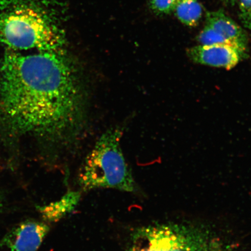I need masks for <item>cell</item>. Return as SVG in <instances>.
Segmentation results:
<instances>
[{"label":"cell","instance_id":"10","mask_svg":"<svg viewBox=\"0 0 251 251\" xmlns=\"http://www.w3.org/2000/svg\"><path fill=\"white\" fill-rule=\"evenodd\" d=\"M197 40L200 45H224L233 46L244 52L246 51L243 50L237 44L229 40L222 34L213 30L212 27L206 25L197 37Z\"/></svg>","mask_w":251,"mask_h":251},{"label":"cell","instance_id":"2","mask_svg":"<svg viewBox=\"0 0 251 251\" xmlns=\"http://www.w3.org/2000/svg\"><path fill=\"white\" fill-rule=\"evenodd\" d=\"M67 14L63 0H0V42L13 51H61Z\"/></svg>","mask_w":251,"mask_h":251},{"label":"cell","instance_id":"13","mask_svg":"<svg viewBox=\"0 0 251 251\" xmlns=\"http://www.w3.org/2000/svg\"><path fill=\"white\" fill-rule=\"evenodd\" d=\"M237 1L240 20L244 26L251 29V0H237Z\"/></svg>","mask_w":251,"mask_h":251},{"label":"cell","instance_id":"11","mask_svg":"<svg viewBox=\"0 0 251 251\" xmlns=\"http://www.w3.org/2000/svg\"><path fill=\"white\" fill-rule=\"evenodd\" d=\"M200 251H237L234 245L224 242L218 237H212Z\"/></svg>","mask_w":251,"mask_h":251},{"label":"cell","instance_id":"7","mask_svg":"<svg viewBox=\"0 0 251 251\" xmlns=\"http://www.w3.org/2000/svg\"><path fill=\"white\" fill-rule=\"evenodd\" d=\"M229 40L246 51L247 36L245 31L222 11L209 12L206 24Z\"/></svg>","mask_w":251,"mask_h":251},{"label":"cell","instance_id":"12","mask_svg":"<svg viewBox=\"0 0 251 251\" xmlns=\"http://www.w3.org/2000/svg\"><path fill=\"white\" fill-rule=\"evenodd\" d=\"M176 0H151L152 10L158 14H169L174 11Z\"/></svg>","mask_w":251,"mask_h":251},{"label":"cell","instance_id":"3","mask_svg":"<svg viewBox=\"0 0 251 251\" xmlns=\"http://www.w3.org/2000/svg\"><path fill=\"white\" fill-rule=\"evenodd\" d=\"M122 134L117 128L108 130L97 141L80 173L79 183L83 190H135L133 176L121 149Z\"/></svg>","mask_w":251,"mask_h":251},{"label":"cell","instance_id":"8","mask_svg":"<svg viewBox=\"0 0 251 251\" xmlns=\"http://www.w3.org/2000/svg\"><path fill=\"white\" fill-rule=\"evenodd\" d=\"M80 194L71 191L60 200L43 206L39 207L43 218L50 222H57L73 211L79 201Z\"/></svg>","mask_w":251,"mask_h":251},{"label":"cell","instance_id":"9","mask_svg":"<svg viewBox=\"0 0 251 251\" xmlns=\"http://www.w3.org/2000/svg\"><path fill=\"white\" fill-rule=\"evenodd\" d=\"M178 20L187 26L199 24L202 16V8L198 0H176L174 11Z\"/></svg>","mask_w":251,"mask_h":251},{"label":"cell","instance_id":"1","mask_svg":"<svg viewBox=\"0 0 251 251\" xmlns=\"http://www.w3.org/2000/svg\"><path fill=\"white\" fill-rule=\"evenodd\" d=\"M80 107L77 74L64 50L5 51L0 63V121L8 130L59 136L74 125Z\"/></svg>","mask_w":251,"mask_h":251},{"label":"cell","instance_id":"6","mask_svg":"<svg viewBox=\"0 0 251 251\" xmlns=\"http://www.w3.org/2000/svg\"><path fill=\"white\" fill-rule=\"evenodd\" d=\"M50 231L42 222L26 221L15 227L2 241L10 251H37Z\"/></svg>","mask_w":251,"mask_h":251},{"label":"cell","instance_id":"5","mask_svg":"<svg viewBox=\"0 0 251 251\" xmlns=\"http://www.w3.org/2000/svg\"><path fill=\"white\" fill-rule=\"evenodd\" d=\"M187 55L197 64L230 70L246 56V52L224 45H199L187 50Z\"/></svg>","mask_w":251,"mask_h":251},{"label":"cell","instance_id":"4","mask_svg":"<svg viewBox=\"0 0 251 251\" xmlns=\"http://www.w3.org/2000/svg\"><path fill=\"white\" fill-rule=\"evenodd\" d=\"M212 237L208 231L190 226L150 225L135 232L131 251H200Z\"/></svg>","mask_w":251,"mask_h":251},{"label":"cell","instance_id":"14","mask_svg":"<svg viewBox=\"0 0 251 251\" xmlns=\"http://www.w3.org/2000/svg\"><path fill=\"white\" fill-rule=\"evenodd\" d=\"M223 1L231 5H234L237 2V0H223Z\"/></svg>","mask_w":251,"mask_h":251}]
</instances>
